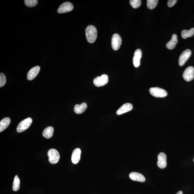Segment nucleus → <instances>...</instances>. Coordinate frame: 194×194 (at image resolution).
<instances>
[{"mask_svg":"<svg viewBox=\"0 0 194 194\" xmlns=\"http://www.w3.org/2000/svg\"><path fill=\"white\" fill-rule=\"evenodd\" d=\"M6 77L4 74L1 73L0 74V87L1 88L4 86L6 82Z\"/></svg>","mask_w":194,"mask_h":194,"instance_id":"obj_25","label":"nucleus"},{"mask_svg":"<svg viewBox=\"0 0 194 194\" xmlns=\"http://www.w3.org/2000/svg\"><path fill=\"white\" fill-rule=\"evenodd\" d=\"M141 1L140 0H130V3L133 8H137L141 6Z\"/></svg>","mask_w":194,"mask_h":194,"instance_id":"obj_24","label":"nucleus"},{"mask_svg":"<svg viewBox=\"0 0 194 194\" xmlns=\"http://www.w3.org/2000/svg\"><path fill=\"white\" fill-rule=\"evenodd\" d=\"M81 150L79 148H76L72 153L71 160L74 164H77L80 160Z\"/></svg>","mask_w":194,"mask_h":194,"instance_id":"obj_15","label":"nucleus"},{"mask_svg":"<svg viewBox=\"0 0 194 194\" xmlns=\"http://www.w3.org/2000/svg\"><path fill=\"white\" fill-rule=\"evenodd\" d=\"M10 119L8 117L5 118L0 121V132H1L8 127L10 123Z\"/></svg>","mask_w":194,"mask_h":194,"instance_id":"obj_18","label":"nucleus"},{"mask_svg":"<svg viewBox=\"0 0 194 194\" xmlns=\"http://www.w3.org/2000/svg\"><path fill=\"white\" fill-rule=\"evenodd\" d=\"M73 5L69 2H66L61 4L58 9L59 13H64L70 12L73 10Z\"/></svg>","mask_w":194,"mask_h":194,"instance_id":"obj_7","label":"nucleus"},{"mask_svg":"<svg viewBox=\"0 0 194 194\" xmlns=\"http://www.w3.org/2000/svg\"><path fill=\"white\" fill-rule=\"evenodd\" d=\"M49 160L51 164H55L58 162L60 159V155L57 150L50 149L48 152Z\"/></svg>","mask_w":194,"mask_h":194,"instance_id":"obj_3","label":"nucleus"},{"mask_svg":"<svg viewBox=\"0 0 194 194\" xmlns=\"http://www.w3.org/2000/svg\"><path fill=\"white\" fill-rule=\"evenodd\" d=\"M133 109V106L130 103H127L123 105L117 110L116 113L118 115H120L130 111Z\"/></svg>","mask_w":194,"mask_h":194,"instance_id":"obj_12","label":"nucleus"},{"mask_svg":"<svg viewBox=\"0 0 194 194\" xmlns=\"http://www.w3.org/2000/svg\"><path fill=\"white\" fill-rule=\"evenodd\" d=\"M24 2L26 6L32 7H35L38 3V1L37 0H25Z\"/></svg>","mask_w":194,"mask_h":194,"instance_id":"obj_23","label":"nucleus"},{"mask_svg":"<svg viewBox=\"0 0 194 194\" xmlns=\"http://www.w3.org/2000/svg\"><path fill=\"white\" fill-rule=\"evenodd\" d=\"M150 94L157 97H164L168 95L167 92L163 89L159 88H152L150 89Z\"/></svg>","mask_w":194,"mask_h":194,"instance_id":"obj_5","label":"nucleus"},{"mask_svg":"<svg viewBox=\"0 0 194 194\" xmlns=\"http://www.w3.org/2000/svg\"><path fill=\"white\" fill-rule=\"evenodd\" d=\"M54 132V128L52 127H48L43 130V135L45 138L50 139L52 137Z\"/></svg>","mask_w":194,"mask_h":194,"instance_id":"obj_19","label":"nucleus"},{"mask_svg":"<svg viewBox=\"0 0 194 194\" xmlns=\"http://www.w3.org/2000/svg\"><path fill=\"white\" fill-rule=\"evenodd\" d=\"M177 1V0H169L168 2V6L169 7H173Z\"/></svg>","mask_w":194,"mask_h":194,"instance_id":"obj_26","label":"nucleus"},{"mask_svg":"<svg viewBox=\"0 0 194 194\" xmlns=\"http://www.w3.org/2000/svg\"><path fill=\"white\" fill-rule=\"evenodd\" d=\"M129 177L132 180L138 181L141 182H144L145 181V178L142 174L133 172L130 173Z\"/></svg>","mask_w":194,"mask_h":194,"instance_id":"obj_14","label":"nucleus"},{"mask_svg":"<svg viewBox=\"0 0 194 194\" xmlns=\"http://www.w3.org/2000/svg\"><path fill=\"white\" fill-rule=\"evenodd\" d=\"M20 181L17 175L15 176L14 179L13 184V190L14 191H17L19 190Z\"/></svg>","mask_w":194,"mask_h":194,"instance_id":"obj_21","label":"nucleus"},{"mask_svg":"<svg viewBox=\"0 0 194 194\" xmlns=\"http://www.w3.org/2000/svg\"><path fill=\"white\" fill-rule=\"evenodd\" d=\"M122 40L120 36L117 34H114L112 39V46L113 49L117 50L120 48Z\"/></svg>","mask_w":194,"mask_h":194,"instance_id":"obj_6","label":"nucleus"},{"mask_svg":"<svg viewBox=\"0 0 194 194\" xmlns=\"http://www.w3.org/2000/svg\"><path fill=\"white\" fill-rule=\"evenodd\" d=\"M158 1L157 0H148L147 1V5L148 8L150 10L155 8L157 6Z\"/></svg>","mask_w":194,"mask_h":194,"instance_id":"obj_22","label":"nucleus"},{"mask_svg":"<svg viewBox=\"0 0 194 194\" xmlns=\"http://www.w3.org/2000/svg\"><path fill=\"white\" fill-rule=\"evenodd\" d=\"M194 35V28H192L190 30H184L181 32V36L183 39H186L187 38L193 37Z\"/></svg>","mask_w":194,"mask_h":194,"instance_id":"obj_20","label":"nucleus"},{"mask_svg":"<svg viewBox=\"0 0 194 194\" xmlns=\"http://www.w3.org/2000/svg\"><path fill=\"white\" fill-rule=\"evenodd\" d=\"M176 194H183V192L182 191H179Z\"/></svg>","mask_w":194,"mask_h":194,"instance_id":"obj_27","label":"nucleus"},{"mask_svg":"<svg viewBox=\"0 0 194 194\" xmlns=\"http://www.w3.org/2000/svg\"><path fill=\"white\" fill-rule=\"evenodd\" d=\"M142 51L140 49H137L134 53L133 61L134 67H138L140 64V59L142 57Z\"/></svg>","mask_w":194,"mask_h":194,"instance_id":"obj_11","label":"nucleus"},{"mask_svg":"<svg viewBox=\"0 0 194 194\" xmlns=\"http://www.w3.org/2000/svg\"><path fill=\"white\" fill-rule=\"evenodd\" d=\"M157 166L159 168L164 169L167 166L166 156L164 153H160L157 157Z\"/></svg>","mask_w":194,"mask_h":194,"instance_id":"obj_10","label":"nucleus"},{"mask_svg":"<svg viewBox=\"0 0 194 194\" xmlns=\"http://www.w3.org/2000/svg\"><path fill=\"white\" fill-rule=\"evenodd\" d=\"M87 108V105L86 103H83L80 105L76 104L74 107V112L77 114H81L85 112Z\"/></svg>","mask_w":194,"mask_h":194,"instance_id":"obj_17","label":"nucleus"},{"mask_svg":"<svg viewBox=\"0 0 194 194\" xmlns=\"http://www.w3.org/2000/svg\"><path fill=\"white\" fill-rule=\"evenodd\" d=\"M193 161H194V159H193Z\"/></svg>","mask_w":194,"mask_h":194,"instance_id":"obj_28","label":"nucleus"},{"mask_svg":"<svg viewBox=\"0 0 194 194\" xmlns=\"http://www.w3.org/2000/svg\"><path fill=\"white\" fill-rule=\"evenodd\" d=\"M32 122V120L31 118L30 117L23 120L18 125L17 128V132L21 133L25 131L29 128Z\"/></svg>","mask_w":194,"mask_h":194,"instance_id":"obj_2","label":"nucleus"},{"mask_svg":"<svg viewBox=\"0 0 194 194\" xmlns=\"http://www.w3.org/2000/svg\"><path fill=\"white\" fill-rule=\"evenodd\" d=\"M86 37L87 40L90 43H92L96 41L97 37V28L93 25H89L86 29Z\"/></svg>","mask_w":194,"mask_h":194,"instance_id":"obj_1","label":"nucleus"},{"mask_svg":"<svg viewBox=\"0 0 194 194\" xmlns=\"http://www.w3.org/2000/svg\"><path fill=\"white\" fill-rule=\"evenodd\" d=\"M109 81V78L107 75L106 74L97 77L94 79V84L95 86L99 87L104 86L107 84Z\"/></svg>","mask_w":194,"mask_h":194,"instance_id":"obj_4","label":"nucleus"},{"mask_svg":"<svg viewBox=\"0 0 194 194\" xmlns=\"http://www.w3.org/2000/svg\"><path fill=\"white\" fill-rule=\"evenodd\" d=\"M178 42L176 34H174L172 36L171 40L166 43V46L169 49L172 50L175 48L176 45Z\"/></svg>","mask_w":194,"mask_h":194,"instance_id":"obj_16","label":"nucleus"},{"mask_svg":"<svg viewBox=\"0 0 194 194\" xmlns=\"http://www.w3.org/2000/svg\"><path fill=\"white\" fill-rule=\"evenodd\" d=\"M40 67L37 66L32 68L28 72L27 75V79L29 80H32L36 77L40 72Z\"/></svg>","mask_w":194,"mask_h":194,"instance_id":"obj_13","label":"nucleus"},{"mask_svg":"<svg viewBox=\"0 0 194 194\" xmlns=\"http://www.w3.org/2000/svg\"><path fill=\"white\" fill-rule=\"evenodd\" d=\"M183 78L186 81L193 80L194 78V68L192 66L188 67L185 70L183 74Z\"/></svg>","mask_w":194,"mask_h":194,"instance_id":"obj_8","label":"nucleus"},{"mask_svg":"<svg viewBox=\"0 0 194 194\" xmlns=\"http://www.w3.org/2000/svg\"><path fill=\"white\" fill-rule=\"evenodd\" d=\"M192 52L190 49H187L184 51L181 54L179 59V66H184L186 61L189 59L191 55Z\"/></svg>","mask_w":194,"mask_h":194,"instance_id":"obj_9","label":"nucleus"}]
</instances>
